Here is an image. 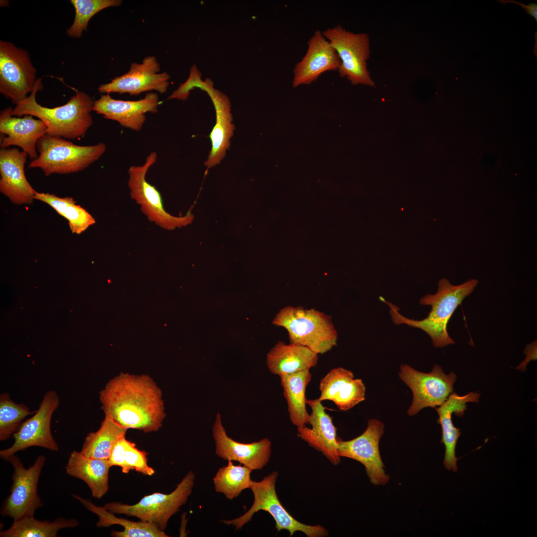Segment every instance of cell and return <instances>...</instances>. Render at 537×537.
I'll return each mask as SVG.
<instances>
[{"instance_id":"9a60e30c","label":"cell","mask_w":537,"mask_h":537,"mask_svg":"<svg viewBox=\"0 0 537 537\" xmlns=\"http://www.w3.org/2000/svg\"><path fill=\"white\" fill-rule=\"evenodd\" d=\"M160 69L156 57L148 56L141 63H132L126 73L99 85L98 90L103 94L114 92L130 95L152 90L163 94L167 91L171 77L166 72L159 73Z\"/></svg>"},{"instance_id":"4316f807","label":"cell","mask_w":537,"mask_h":537,"mask_svg":"<svg viewBox=\"0 0 537 537\" xmlns=\"http://www.w3.org/2000/svg\"><path fill=\"white\" fill-rule=\"evenodd\" d=\"M279 377L291 422L297 427L305 426L308 424L310 415L306 408L305 397L306 387L312 378L310 370Z\"/></svg>"},{"instance_id":"8992f818","label":"cell","mask_w":537,"mask_h":537,"mask_svg":"<svg viewBox=\"0 0 537 537\" xmlns=\"http://www.w3.org/2000/svg\"><path fill=\"white\" fill-rule=\"evenodd\" d=\"M278 476V472L274 471L261 481L252 480L250 489L253 493L254 500L251 508L237 518L221 522L226 525H232L236 530H240L251 520L255 513L263 510L269 513L273 517L277 532L285 530L289 532L290 537L298 531L303 533L308 537H327L329 533L324 527L302 523L293 518L285 509L275 491V485Z\"/></svg>"},{"instance_id":"4fadbf2b","label":"cell","mask_w":537,"mask_h":537,"mask_svg":"<svg viewBox=\"0 0 537 537\" xmlns=\"http://www.w3.org/2000/svg\"><path fill=\"white\" fill-rule=\"evenodd\" d=\"M60 400L55 391H48L44 395L38 409L32 416L22 423L13 435L14 442L9 448L0 451V458L7 461L8 458L19 451L31 447H39L57 451L59 447L51 431V421L55 411L58 408Z\"/></svg>"},{"instance_id":"6da1fadb","label":"cell","mask_w":537,"mask_h":537,"mask_svg":"<svg viewBox=\"0 0 537 537\" xmlns=\"http://www.w3.org/2000/svg\"><path fill=\"white\" fill-rule=\"evenodd\" d=\"M101 409L122 427L156 432L165 417L161 390L148 375L121 373L99 392Z\"/></svg>"},{"instance_id":"d590c367","label":"cell","mask_w":537,"mask_h":537,"mask_svg":"<svg viewBox=\"0 0 537 537\" xmlns=\"http://www.w3.org/2000/svg\"><path fill=\"white\" fill-rule=\"evenodd\" d=\"M201 76V73L196 66H192L190 68V74L187 80L184 83L181 84L167 99H178L183 100L187 99L191 90L195 88H199L202 82Z\"/></svg>"},{"instance_id":"52a82bcc","label":"cell","mask_w":537,"mask_h":537,"mask_svg":"<svg viewBox=\"0 0 537 537\" xmlns=\"http://www.w3.org/2000/svg\"><path fill=\"white\" fill-rule=\"evenodd\" d=\"M195 477L192 471H189L170 494L155 492L145 496L134 505L111 502L104 504L103 508L113 514L135 517L164 532L171 517L178 512L191 494Z\"/></svg>"},{"instance_id":"e575fe53","label":"cell","mask_w":537,"mask_h":537,"mask_svg":"<svg viewBox=\"0 0 537 537\" xmlns=\"http://www.w3.org/2000/svg\"><path fill=\"white\" fill-rule=\"evenodd\" d=\"M75 9L74 22L66 31L72 38H80L87 29L90 20L100 11L110 7L119 6L121 0H71Z\"/></svg>"},{"instance_id":"8fae6325","label":"cell","mask_w":537,"mask_h":537,"mask_svg":"<svg viewBox=\"0 0 537 537\" xmlns=\"http://www.w3.org/2000/svg\"><path fill=\"white\" fill-rule=\"evenodd\" d=\"M36 70L29 54L13 43L0 41V92L17 104L34 90Z\"/></svg>"},{"instance_id":"5bb4252c","label":"cell","mask_w":537,"mask_h":537,"mask_svg":"<svg viewBox=\"0 0 537 537\" xmlns=\"http://www.w3.org/2000/svg\"><path fill=\"white\" fill-rule=\"evenodd\" d=\"M384 429L383 423L373 418L368 421L366 429L358 437L347 441L338 438L339 455L362 463L370 482L375 485H385L389 479L385 473L379 450V442Z\"/></svg>"},{"instance_id":"1f68e13d","label":"cell","mask_w":537,"mask_h":537,"mask_svg":"<svg viewBox=\"0 0 537 537\" xmlns=\"http://www.w3.org/2000/svg\"><path fill=\"white\" fill-rule=\"evenodd\" d=\"M147 454L124 436L116 442L108 460L111 467L119 466L124 473L135 470L144 475L152 476L155 471L148 464Z\"/></svg>"},{"instance_id":"9c48e42d","label":"cell","mask_w":537,"mask_h":537,"mask_svg":"<svg viewBox=\"0 0 537 537\" xmlns=\"http://www.w3.org/2000/svg\"><path fill=\"white\" fill-rule=\"evenodd\" d=\"M7 461L13 466L12 484L10 494L3 502L0 514L16 521L34 516L35 511L43 506L38 492L39 478L46 461L39 455L34 463L25 468L18 457L10 456Z\"/></svg>"},{"instance_id":"cb8c5ba5","label":"cell","mask_w":537,"mask_h":537,"mask_svg":"<svg viewBox=\"0 0 537 537\" xmlns=\"http://www.w3.org/2000/svg\"><path fill=\"white\" fill-rule=\"evenodd\" d=\"M480 393L469 392L464 395L460 396L452 392L448 399L439 407H435L438 415V423L442 429V443L446 448L443 461L445 467L448 470L457 471V461L459 458L455 455V448L458 438L461 435L460 429L455 427L452 421V415L460 417L464 415L467 409L468 402H479Z\"/></svg>"},{"instance_id":"836d02e7","label":"cell","mask_w":537,"mask_h":537,"mask_svg":"<svg viewBox=\"0 0 537 537\" xmlns=\"http://www.w3.org/2000/svg\"><path fill=\"white\" fill-rule=\"evenodd\" d=\"M36 411H31L23 403H16L8 393L0 395V441L7 440L19 429L22 421Z\"/></svg>"},{"instance_id":"d6986e66","label":"cell","mask_w":537,"mask_h":537,"mask_svg":"<svg viewBox=\"0 0 537 537\" xmlns=\"http://www.w3.org/2000/svg\"><path fill=\"white\" fill-rule=\"evenodd\" d=\"M13 108L8 107L0 113V145L1 148L16 146L22 149L34 160L38 156L37 143L47 134V127L41 120L31 115L15 117L12 115Z\"/></svg>"},{"instance_id":"7a4b0ae2","label":"cell","mask_w":537,"mask_h":537,"mask_svg":"<svg viewBox=\"0 0 537 537\" xmlns=\"http://www.w3.org/2000/svg\"><path fill=\"white\" fill-rule=\"evenodd\" d=\"M42 79L37 80L33 91L13 108V116L31 115L47 126V134L53 137L75 139L85 136L92 125L91 112L94 101L87 93L78 91L64 105L49 108L39 104L36 94L43 88Z\"/></svg>"},{"instance_id":"ac0fdd59","label":"cell","mask_w":537,"mask_h":537,"mask_svg":"<svg viewBox=\"0 0 537 537\" xmlns=\"http://www.w3.org/2000/svg\"><path fill=\"white\" fill-rule=\"evenodd\" d=\"M307 46L305 54L293 69L292 85L294 88L311 84L324 72L338 70L341 64L336 51L322 31L316 30Z\"/></svg>"},{"instance_id":"30bf717a","label":"cell","mask_w":537,"mask_h":537,"mask_svg":"<svg viewBox=\"0 0 537 537\" xmlns=\"http://www.w3.org/2000/svg\"><path fill=\"white\" fill-rule=\"evenodd\" d=\"M399 376L413 393L412 403L407 411L409 416L417 414L424 408L441 406L452 392L457 378L453 371L447 374L441 366L436 364L429 373L402 364Z\"/></svg>"},{"instance_id":"4dcf8cb0","label":"cell","mask_w":537,"mask_h":537,"mask_svg":"<svg viewBox=\"0 0 537 537\" xmlns=\"http://www.w3.org/2000/svg\"><path fill=\"white\" fill-rule=\"evenodd\" d=\"M34 199L47 203L66 218L73 233L80 234L95 222L93 217L85 209L77 204L73 197H60L53 194L36 191Z\"/></svg>"},{"instance_id":"e0dca14e","label":"cell","mask_w":537,"mask_h":537,"mask_svg":"<svg viewBox=\"0 0 537 537\" xmlns=\"http://www.w3.org/2000/svg\"><path fill=\"white\" fill-rule=\"evenodd\" d=\"M212 432L216 453L223 459L238 461L252 470L262 469L268 463L271 452V444L268 439L248 444L234 441L227 435L219 413L216 416Z\"/></svg>"},{"instance_id":"d4e9b609","label":"cell","mask_w":537,"mask_h":537,"mask_svg":"<svg viewBox=\"0 0 537 537\" xmlns=\"http://www.w3.org/2000/svg\"><path fill=\"white\" fill-rule=\"evenodd\" d=\"M318 360V355L305 346L278 342L268 353L266 361L269 371L280 376L310 370Z\"/></svg>"},{"instance_id":"ba28073f","label":"cell","mask_w":537,"mask_h":537,"mask_svg":"<svg viewBox=\"0 0 537 537\" xmlns=\"http://www.w3.org/2000/svg\"><path fill=\"white\" fill-rule=\"evenodd\" d=\"M322 32L340 58L341 64L337 70L340 77L347 78L354 85L374 86L367 69L370 53L368 34L354 33L340 25Z\"/></svg>"},{"instance_id":"d6a6232c","label":"cell","mask_w":537,"mask_h":537,"mask_svg":"<svg viewBox=\"0 0 537 537\" xmlns=\"http://www.w3.org/2000/svg\"><path fill=\"white\" fill-rule=\"evenodd\" d=\"M252 471L245 465H235L228 461L227 465L219 468L213 479L215 491L230 500L238 497L243 490L250 488Z\"/></svg>"},{"instance_id":"f1b7e54d","label":"cell","mask_w":537,"mask_h":537,"mask_svg":"<svg viewBox=\"0 0 537 537\" xmlns=\"http://www.w3.org/2000/svg\"><path fill=\"white\" fill-rule=\"evenodd\" d=\"M127 430L105 416L98 430L87 435L80 452L89 458L108 459L114 445Z\"/></svg>"},{"instance_id":"83f0119b","label":"cell","mask_w":537,"mask_h":537,"mask_svg":"<svg viewBox=\"0 0 537 537\" xmlns=\"http://www.w3.org/2000/svg\"><path fill=\"white\" fill-rule=\"evenodd\" d=\"M73 496L89 510L98 516L96 525L98 527H108L118 525L124 528L122 531H112L111 535L115 537H167L164 532L155 525L143 521L133 522L122 518H118L103 507H97L88 499L74 495Z\"/></svg>"},{"instance_id":"2e32d148","label":"cell","mask_w":537,"mask_h":537,"mask_svg":"<svg viewBox=\"0 0 537 537\" xmlns=\"http://www.w3.org/2000/svg\"><path fill=\"white\" fill-rule=\"evenodd\" d=\"M160 104L156 92H148L137 100H124L103 94L94 101L93 110L104 118L115 121L125 128L139 131L146 120V113H156Z\"/></svg>"},{"instance_id":"f546056e","label":"cell","mask_w":537,"mask_h":537,"mask_svg":"<svg viewBox=\"0 0 537 537\" xmlns=\"http://www.w3.org/2000/svg\"><path fill=\"white\" fill-rule=\"evenodd\" d=\"M75 519L58 518L53 522L39 521L30 516L13 521L6 530L0 532V537H57L59 530L78 527Z\"/></svg>"},{"instance_id":"3957f363","label":"cell","mask_w":537,"mask_h":537,"mask_svg":"<svg viewBox=\"0 0 537 537\" xmlns=\"http://www.w3.org/2000/svg\"><path fill=\"white\" fill-rule=\"evenodd\" d=\"M478 282L477 279H471L454 285L445 278L441 279L435 294H426L420 299V304L431 307L428 316L420 320L403 316L399 312L398 307L383 298L382 300L389 306L391 318L395 324H404L419 328L430 337L435 348H442L455 343L448 333V322L457 307L473 291Z\"/></svg>"},{"instance_id":"7c38bea8","label":"cell","mask_w":537,"mask_h":537,"mask_svg":"<svg viewBox=\"0 0 537 537\" xmlns=\"http://www.w3.org/2000/svg\"><path fill=\"white\" fill-rule=\"evenodd\" d=\"M157 159V153L152 152L143 165L130 167L128 171L130 195L140 205L141 211L150 221L162 228L172 230L186 224L190 219L191 214L179 218L168 213L164 208L160 193L154 185L147 181V172L156 163Z\"/></svg>"},{"instance_id":"ffe728a7","label":"cell","mask_w":537,"mask_h":537,"mask_svg":"<svg viewBox=\"0 0 537 537\" xmlns=\"http://www.w3.org/2000/svg\"><path fill=\"white\" fill-rule=\"evenodd\" d=\"M28 155L15 148L0 150V191L15 204H30L36 191L26 179L24 166Z\"/></svg>"},{"instance_id":"44dd1931","label":"cell","mask_w":537,"mask_h":537,"mask_svg":"<svg viewBox=\"0 0 537 537\" xmlns=\"http://www.w3.org/2000/svg\"><path fill=\"white\" fill-rule=\"evenodd\" d=\"M306 403L311 407L308 424L297 427V436L323 454L334 465L340 462L338 454V438L336 428L332 418L325 412V407L318 399L307 400Z\"/></svg>"},{"instance_id":"277c9868","label":"cell","mask_w":537,"mask_h":537,"mask_svg":"<svg viewBox=\"0 0 537 537\" xmlns=\"http://www.w3.org/2000/svg\"><path fill=\"white\" fill-rule=\"evenodd\" d=\"M272 324L286 329L290 343L305 346L318 355L337 345L338 333L330 317L314 308L286 306Z\"/></svg>"},{"instance_id":"7402d4cb","label":"cell","mask_w":537,"mask_h":537,"mask_svg":"<svg viewBox=\"0 0 537 537\" xmlns=\"http://www.w3.org/2000/svg\"><path fill=\"white\" fill-rule=\"evenodd\" d=\"M200 89L207 92L213 103L216 112V123L210 134L211 149L204 164L211 168L219 164L229 149L230 140L233 135L235 125L232 123L231 104L228 97L213 88V83L207 78Z\"/></svg>"},{"instance_id":"484cf974","label":"cell","mask_w":537,"mask_h":537,"mask_svg":"<svg viewBox=\"0 0 537 537\" xmlns=\"http://www.w3.org/2000/svg\"><path fill=\"white\" fill-rule=\"evenodd\" d=\"M110 467L108 459L89 458L74 450L69 456L65 469L70 476L84 481L92 496L100 499L108 490Z\"/></svg>"},{"instance_id":"603a6c76","label":"cell","mask_w":537,"mask_h":537,"mask_svg":"<svg viewBox=\"0 0 537 537\" xmlns=\"http://www.w3.org/2000/svg\"><path fill=\"white\" fill-rule=\"evenodd\" d=\"M319 390L320 401H332L342 411H348L365 399L362 380L355 379L351 371L343 367L331 370L321 380Z\"/></svg>"},{"instance_id":"8d00e7d4","label":"cell","mask_w":537,"mask_h":537,"mask_svg":"<svg viewBox=\"0 0 537 537\" xmlns=\"http://www.w3.org/2000/svg\"><path fill=\"white\" fill-rule=\"evenodd\" d=\"M499 2L502 3L506 4L507 3H513L520 5L523 9H524L526 12L532 16L536 19L537 22V4L534 3H529L528 5H526L522 2H519L512 0H497Z\"/></svg>"},{"instance_id":"5b68a950","label":"cell","mask_w":537,"mask_h":537,"mask_svg":"<svg viewBox=\"0 0 537 537\" xmlns=\"http://www.w3.org/2000/svg\"><path fill=\"white\" fill-rule=\"evenodd\" d=\"M39 154L29 165L30 168H39L46 176L79 172L98 160L106 152L102 142L90 146L76 145L64 138L48 134L42 136L37 143Z\"/></svg>"}]
</instances>
